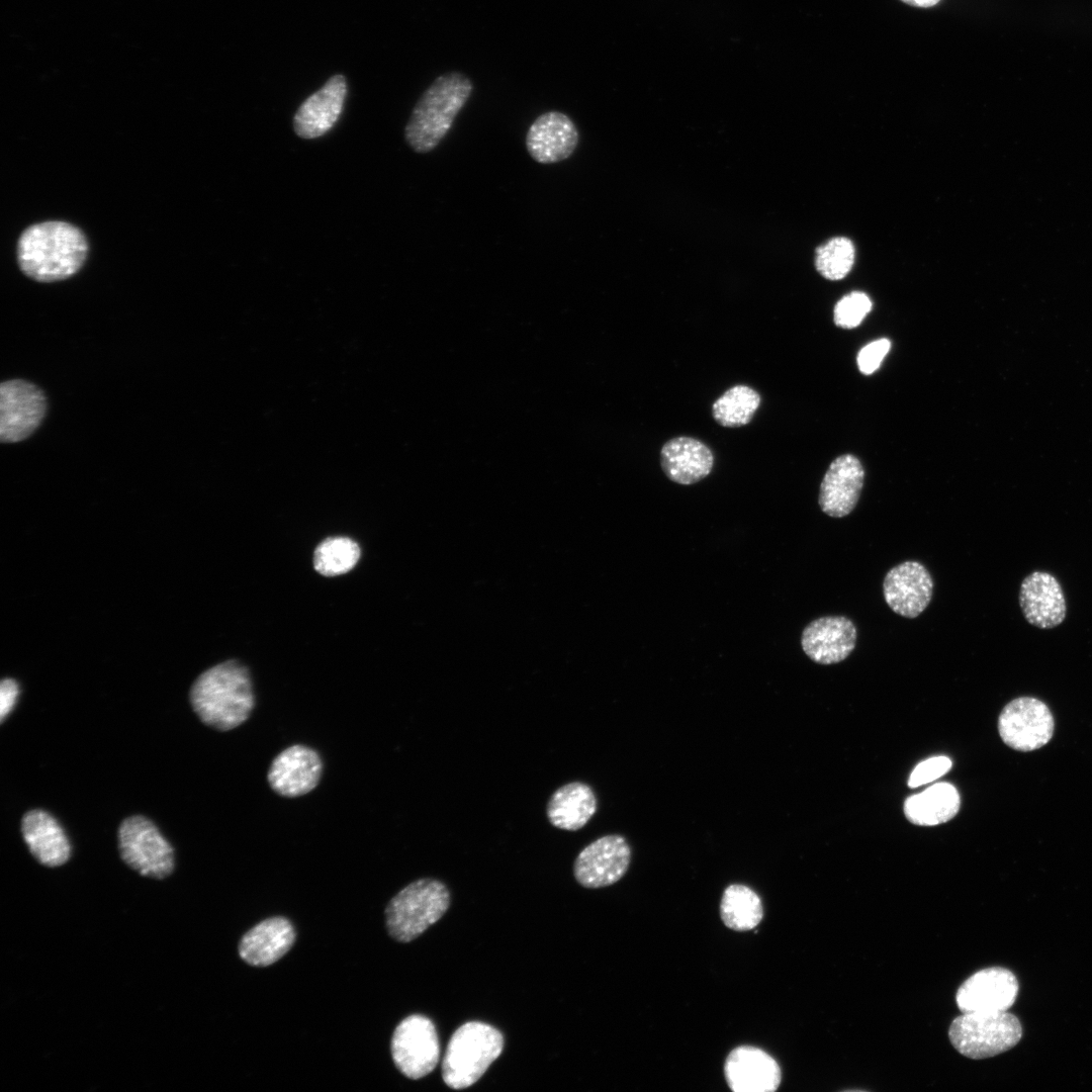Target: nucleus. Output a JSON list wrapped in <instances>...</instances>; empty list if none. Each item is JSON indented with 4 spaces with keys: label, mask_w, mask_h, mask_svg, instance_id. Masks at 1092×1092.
<instances>
[{
    "label": "nucleus",
    "mask_w": 1092,
    "mask_h": 1092,
    "mask_svg": "<svg viewBox=\"0 0 1092 1092\" xmlns=\"http://www.w3.org/2000/svg\"><path fill=\"white\" fill-rule=\"evenodd\" d=\"M396 1068L407 1078L421 1079L430 1074L440 1058L436 1027L424 1015L404 1018L394 1029L390 1043Z\"/></svg>",
    "instance_id": "8"
},
{
    "label": "nucleus",
    "mask_w": 1092,
    "mask_h": 1092,
    "mask_svg": "<svg viewBox=\"0 0 1092 1092\" xmlns=\"http://www.w3.org/2000/svg\"><path fill=\"white\" fill-rule=\"evenodd\" d=\"M47 401L42 391L23 380H9L0 387V439L19 442L39 426Z\"/></svg>",
    "instance_id": "11"
},
{
    "label": "nucleus",
    "mask_w": 1092,
    "mask_h": 1092,
    "mask_svg": "<svg viewBox=\"0 0 1092 1092\" xmlns=\"http://www.w3.org/2000/svg\"><path fill=\"white\" fill-rule=\"evenodd\" d=\"M890 347L891 342L886 338L879 339L864 346L857 355L859 371L866 375L874 373L880 367L883 359L888 354Z\"/></svg>",
    "instance_id": "32"
},
{
    "label": "nucleus",
    "mask_w": 1092,
    "mask_h": 1092,
    "mask_svg": "<svg viewBox=\"0 0 1092 1092\" xmlns=\"http://www.w3.org/2000/svg\"><path fill=\"white\" fill-rule=\"evenodd\" d=\"M20 830L31 855L42 866L56 868L71 857L72 847L59 821L42 809L27 811Z\"/></svg>",
    "instance_id": "21"
},
{
    "label": "nucleus",
    "mask_w": 1092,
    "mask_h": 1092,
    "mask_svg": "<svg viewBox=\"0 0 1092 1092\" xmlns=\"http://www.w3.org/2000/svg\"><path fill=\"white\" fill-rule=\"evenodd\" d=\"M911 6L927 8L936 5L940 0H901Z\"/></svg>",
    "instance_id": "34"
},
{
    "label": "nucleus",
    "mask_w": 1092,
    "mask_h": 1092,
    "mask_svg": "<svg viewBox=\"0 0 1092 1092\" xmlns=\"http://www.w3.org/2000/svg\"><path fill=\"white\" fill-rule=\"evenodd\" d=\"M933 579L920 562L907 560L892 567L883 580V595L890 609L902 617H918L929 605Z\"/></svg>",
    "instance_id": "14"
},
{
    "label": "nucleus",
    "mask_w": 1092,
    "mask_h": 1092,
    "mask_svg": "<svg viewBox=\"0 0 1092 1092\" xmlns=\"http://www.w3.org/2000/svg\"><path fill=\"white\" fill-rule=\"evenodd\" d=\"M449 906L450 892L443 882L417 880L389 901L385 909L388 933L399 942H410L436 923Z\"/></svg>",
    "instance_id": "5"
},
{
    "label": "nucleus",
    "mask_w": 1092,
    "mask_h": 1092,
    "mask_svg": "<svg viewBox=\"0 0 1092 1092\" xmlns=\"http://www.w3.org/2000/svg\"><path fill=\"white\" fill-rule=\"evenodd\" d=\"M1019 605L1026 621L1037 628H1055L1066 618L1062 586L1048 572L1034 571L1025 576L1019 589Z\"/></svg>",
    "instance_id": "20"
},
{
    "label": "nucleus",
    "mask_w": 1092,
    "mask_h": 1092,
    "mask_svg": "<svg viewBox=\"0 0 1092 1092\" xmlns=\"http://www.w3.org/2000/svg\"><path fill=\"white\" fill-rule=\"evenodd\" d=\"M631 847L620 834L604 835L583 847L573 862L577 883L587 889L611 886L627 873Z\"/></svg>",
    "instance_id": "10"
},
{
    "label": "nucleus",
    "mask_w": 1092,
    "mask_h": 1092,
    "mask_svg": "<svg viewBox=\"0 0 1092 1092\" xmlns=\"http://www.w3.org/2000/svg\"><path fill=\"white\" fill-rule=\"evenodd\" d=\"M960 805L957 788L948 783H938L908 797L904 803V814L913 824L934 826L952 819Z\"/></svg>",
    "instance_id": "25"
},
{
    "label": "nucleus",
    "mask_w": 1092,
    "mask_h": 1092,
    "mask_svg": "<svg viewBox=\"0 0 1092 1092\" xmlns=\"http://www.w3.org/2000/svg\"><path fill=\"white\" fill-rule=\"evenodd\" d=\"M122 861L139 875L162 880L175 869V852L157 825L148 817L132 815L117 830Z\"/></svg>",
    "instance_id": "7"
},
{
    "label": "nucleus",
    "mask_w": 1092,
    "mask_h": 1092,
    "mask_svg": "<svg viewBox=\"0 0 1092 1092\" xmlns=\"http://www.w3.org/2000/svg\"><path fill=\"white\" fill-rule=\"evenodd\" d=\"M714 453L699 439L677 436L666 441L660 450V466L666 477L681 485L695 484L707 477L714 467Z\"/></svg>",
    "instance_id": "22"
},
{
    "label": "nucleus",
    "mask_w": 1092,
    "mask_h": 1092,
    "mask_svg": "<svg viewBox=\"0 0 1092 1092\" xmlns=\"http://www.w3.org/2000/svg\"><path fill=\"white\" fill-rule=\"evenodd\" d=\"M347 91L346 78L341 74L332 76L298 107L293 117L295 133L315 139L332 129L343 111Z\"/></svg>",
    "instance_id": "19"
},
{
    "label": "nucleus",
    "mask_w": 1092,
    "mask_h": 1092,
    "mask_svg": "<svg viewBox=\"0 0 1092 1092\" xmlns=\"http://www.w3.org/2000/svg\"><path fill=\"white\" fill-rule=\"evenodd\" d=\"M472 90L471 80L461 72H449L436 78L416 103L405 125L404 138L408 146L420 154L437 148Z\"/></svg>",
    "instance_id": "3"
},
{
    "label": "nucleus",
    "mask_w": 1092,
    "mask_h": 1092,
    "mask_svg": "<svg viewBox=\"0 0 1092 1092\" xmlns=\"http://www.w3.org/2000/svg\"><path fill=\"white\" fill-rule=\"evenodd\" d=\"M189 702L204 725L221 732L239 727L256 704L248 668L229 660L206 669L192 684Z\"/></svg>",
    "instance_id": "1"
},
{
    "label": "nucleus",
    "mask_w": 1092,
    "mask_h": 1092,
    "mask_svg": "<svg viewBox=\"0 0 1092 1092\" xmlns=\"http://www.w3.org/2000/svg\"><path fill=\"white\" fill-rule=\"evenodd\" d=\"M504 1036L479 1021L462 1024L452 1034L442 1063L444 1083L461 1090L476 1083L504 1050Z\"/></svg>",
    "instance_id": "4"
},
{
    "label": "nucleus",
    "mask_w": 1092,
    "mask_h": 1092,
    "mask_svg": "<svg viewBox=\"0 0 1092 1092\" xmlns=\"http://www.w3.org/2000/svg\"><path fill=\"white\" fill-rule=\"evenodd\" d=\"M360 557L358 544L347 537L324 540L315 549L313 563L320 573L334 576L348 572Z\"/></svg>",
    "instance_id": "28"
},
{
    "label": "nucleus",
    "mask_w": 1092,
    "mask_h": 1092,
    "mask_svg": "<svg viewBox=\"0 0 1092 1092\" xmlns=\"http://www.w3.org/2000/svg\"><path fill=\"white\" fill-rule=\"evenodd\" d=\"M597 808L598 800L593 788L586 783L574 781L552 793L546 805V816L552 826L576 831L592 819Z\"/></svg>",
    "instance_id": "24"
},
{
    "label": "nucleus",
    "mask_w": 1092,
    "mask_h": 1092,
    "mask_svg": "<svg viewBox=\"0 0 1092 1092\" xmlns=\"http://www.w3.org/2000/svg\"><path fill=\"white\" fill-rule=\"evenodd\" d=\"M1021 1036L1019 1020L1006 1011L963 1013L948 1029L952 1046L974 1060L1002 1054L1016 1045Z\"/></svg>",
    "instance_id": "6"
},
{
    "label": "nucleus",
    "mask_w": 1092,
    "mask_h": 1092,
    "mask_svg": "<svg viewBox=\"0 0 1092 1092\" xmlns=\"http://www.w3.org/2000/svg\"><path fill=\"white\" fill-rule=\"evenodd\" d=\"M295 931L289 920L272 917L251 928L239 943V954L254 967H267L280 960L293 945Z\"/></svg>",
    "instance_id": "23"
},
{
    "label": "nucleus",
    "mask_w": 1092,
    "mask_h": 1092,
    "mask_svg": "<svg viewBox=\"0 0 1092 1092\" xmlns=\"http://www.w3.org/2000/svg\"><path fill=\"white\" fill-rule=\"evenodd\" d=\"M857 630L845 616H824L811 621L802 631L805 654L819 664L838 663L854 650Z\"/></svg>",
    "instance_id": "15"
},
{
    "label": "nucleus",
    "mask_w": 1092,
    "mask_h": 1092,
    "mask_svg": "<svg viewBox=\"0 0 1092 1092\" xmlns=\"http://www.w3.org/2000/svg\"><path fill=\"white\" fill-rule=\"evenodd\" d=\"M323 767L322 757L315 749L294 744L275 756L269 766L267 781L277 795L296 798L315 789Z\"/></svg>",
    "instance_id": "12"
},
{
    "label": "nucleus",
    "mask_w": 1092,
    "mask_h": 1092,
    "mask_svg": "<svg viewBox=\"0 0 1092 1092\" xmlns=\"http://www.w3.org/2000/svg\"><path fill=\"white\" fill-rule=\"evenodd\" d=\"M578 142L579 132L575 123L560 111L540 114L526 133L527 151L540 164H554L568 159Z\"/></svg>",
    "instance_id": "16"
},
{
    "label": "nucleus",
    "mask_w": 1092,
    "mask_h": 1092,
    "mask_svg": "<svg viewBox=\"0 0 1092 1092\" xmlns=\"http://www.w3.org/2000/svg\"><path fill=\"white\" fill-rule=\"evenodd\" d=\"M724 1076L734 1092H774L782 1081L778 1062L751 1045L733 1049L724 1064Z\"/></svg>",
    "instance_id": "18"
},
{
    "label": "nucleus",
    "mask_w": 1092,
    "mask_h": 1092,
    "mask_svg": "<svg viewBox=\"0 0 1092 1092\" xmlns=\"http://www.w3.org/2000/svg\"><path fill=\"white\" fill-rule=\"evenodd\" d=\"M871 309L872 301L869 296L863 292L853 291L836 303L833 311L834 323L841 329L856 328Z\"/></svg>",
    "instance_id": "30"
},
{
    "label": "nucleus",
    "mask_w": 1092,
    "mask_h": 1092,
    "mask_svg": "<svg viewBox=\"0 0 1092 1092\" xmlns=\"http://www.w3.org/2000/svg\"><path fill=\"white\" fill-rule=\"evenodd\" d=\"M761 402L760 394L744 384L731 386L712 404L713 419L722 427L739 428L749 424Z\"/></svg>",
    "instance_id": "27"
},
{
    "label": "nucleus",
    "mask_w": 1092,
    "mask_h": 1092,
    "mask_svg": "<svg viewBox=\"0 0 1092 1092\" xmlns=\"http://www.w3.org/2000/svg\"><path fill=\"white\" fill-rule=\"evenodd\" d=\"M863 481L864 469L856 456L843 454L835 458L820 484L821 511L832 518L849 515L857 505Z\"/></svg>",
    "instance_id": "17"
},
{
    "label": "nucleus",
    "mask_w": 1092,
    "mask_h": 1092,
    "mask_svg": "<svg viewBox=\"0 0 1092 1092\" xmlns=\"http://www.w3.org/2000/svg\"><path fill=\"white\" fill-rule=\"evenodd\" d=\"M720 916L723 923L732 930H751L763 917L761 899L751 888L742 884H732L723 892Z\"/></svg>",
    "instance_id": "26"
},
{
    "label": "nucleus",
    "mask_w": 1092,
    "mask_h": 1092,
    "mask_svg": "<svg viewBox=\"0 0 1092 1092\" xmlns=\"http://www.w3.org/2000/svg\"><path fill=\"white\" fill-rule=\"evenodd\" d=\"M1055 722L1050 708L1032 697H1020L1009 702L998 718V731L1003 742L1014 750L1032 751L1045 745L1053 737Z\"/></svg>",
    "instance_id": "9"
},
{
    "label": "nucleus",
    "mask_w": 1092,
    "mask_h": 1092,
    "mask_svg": "<svg viewBox=\"0 0 1092 1092\" xmlns=\"http://www.w3.org/2000/svg\"><path fill=\"white\" fill-rule=\"evenodd\" d=\"M853 263L854 247L850 240L844 237H835L816 251V269L828 280L844 278L851 270Z\"/></svg>",
    "instance_id": "29"
},
{
    "label": "nucleus",
    "mask_w": 1092,
    "mask_h": 1092,
    "mask_svg": "<svg viewBox=\"0 0 1092 1092\" xmlns=\"http://www.w3.org/2000/svg\"><path fill=\"white\" fill-rule=\"evenodd\" d=\"M947 756H933L919 762L908 780L909 788H916L931 783L945 775L951 767Z\"/></svg>",
    "instance_id": "31"
},
{
    "label": "nucleus",
    "mask_w": 1092,
    "mask_h": 1092,
    "mask_svg": "<svg viewBox=\"0 0 1092 1092\" xmlns=\"http://www.w3.org/2000/svg\"><path fill=\"white\" fill-rule=\"evenodd\" d=\"M87 240L77 226L65 221H46L28 226L17 244L22 272L39 282L66 279L84 264Z\"/></svg>",
    "instance_id": "2"
},
{
    "label": "nucleus",
    "mask_w": 1092,
    "mask_h": 1092,
    "mask_svg": "<svg viewBox=\"0 0 1092 1092\" xmlns=\"http://www.w3.org/2000/svg\"><path fill=\"white\" fill-rule=\"evenodd\" d=\"M19 695L18 684L12 678H4L0 685V720L5 721L12 712Z\"/></svg>",
    "instance_id": "33"
},
{
    "label": "nucleus",
    "mask_w": 1092,
    "mask_h": 1092,
    "mask_svg": "<svg viewBox=\"0 0 1092 1092\" xmlns=\"http://www.w3.org/2000/svg\"><path fill=\"white\" fill-rule=\"evenodd\" d=\"M1018 993L1014 974L1001 967L983 969L959 988L956 1000L962 1013L1007 1011Z\"/></svg>",
    "instance_id": "13"
}]
</instances>
